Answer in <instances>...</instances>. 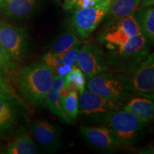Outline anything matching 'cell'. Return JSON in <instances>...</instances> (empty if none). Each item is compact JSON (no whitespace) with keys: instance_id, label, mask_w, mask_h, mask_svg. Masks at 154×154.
<instances>
[{"instance_id":"24","label":"cell","mask_w":154,"mask_h":154,"mask_svg":"<svg viewBox=\"0 0 154 154\" xmlns=\"http://www.w3.org/2000/svg\"><path fill=\"white\" fill-rule=\"evenodd\" d=\"M83 43L82 42H79L75 44L74 47L69 49V50L65 51V52L61 54H57L60 58L62 65H68V66H74L76 63L77 57H78L79 51L81 48V45Z\"/></svg>"},{"instance_id":"23","label":"cell","mask_w":154,"mask_h":154,"mask_svg":"<svg viewBox=\"0 0 154 154\" xmlns=\"http://www.w3.org/2000/svg\"><path fill=\"white\" fill-rule=\"evenodd\" d=\"M17 69L15 61L11 59L6 50L0 45V76H11Z\"/></svg>"},{"instance_id":"14","label":"cell","mask_w":154,"mask_h":154,"mask_svg":"<svg viewBox=\"0 0 154 154\" xmlns=\"http://www.w3.org/2000/svg\"><path fill=\"white\" fill-rule=\"evenodd\" d=\"M36 7V0H0V16L19 21L29 18Z\"/></svg>"},{"instance_id":"29","label":"cell","mask_w":154,"mask_h":154,"mask_svg":"<svg viewBox=\"0 0 154 154\" xmlns=\"http://www.w3.org/2000/svg\"><path fill=\"white\" fill-rule=\"evenodd\" d=\"M96 1L97 3H99V2H104L106 0H96Z\"/></svg>"},{"instance_id":"22","label":"cell","mask_w":154,"mask_h":154,"mask_svg":"<svg viewBox=\"0 0 154 154\" xmlns=\"http://www.w3.org/2000/svg\"><path fill=\"white\" fill-rule=\"evenodd\" d=\"M77 36L73 32H64L59 35L51 44V51L54 54H61L81 42Z\"/></svg>"},{"instance_id":"6","label":"cell","mask_w":154,"mask_h":154,"mask_svg":"<svg viewBox=\"0 0 154 154\" xmlns=\"http://www.w3.org/2000/svg\"><path fill=\"white\" fill-rule=\"evenodd\" d=\"M0 45L13 60L22 61L29 51V38L26 29L0 20Z\"/></svg>"},{"instance_id":"26","label":"cell","mask_w":154,"mask_h":154,"mask_svg":"<svg viewBox=\"0 0 154 154\" xmlns=\"http://www.w3.org/2000/svg\"><path fill=\"white\" fill-rule=\"evenodd\" d=\"M0 93H5L7 94H10L14 96H17L15 94L14 88L11 86V84L7 82L5 78L0 76Z\"/></svg>"},{"instance_id":"16","label":"cell","mask_w":154,"mask_h":154,"mask_svg":"<svg viewBox=\"0 0 154 154\" xmlns=\"http://www.w3.org/2000/svg\"><path fill=\"white\" fill-rule=\"evenodd\" d=\"M63 84L64 76L58 74L55 75L51 88L47 94L45 104H47L50 111L54 114L57 116L59 118L62 119L67 124H72V121L63 112L61 106L60 94L61 89L63 87Z\"/></svg>"},{"instance_id":"5","label":"cell","mask_w":154,"mask_h":154,"mask_svg":"<svg viewBox=\"0 0 154 154\" xmlns=\"http://www.w3.org/2000/svg\"><path fill=\"white\" fill-rule=\"evenodd\" d=\"M111 0H106L91 7L74 11L70 20L72 32L81 38H86L103 20Z\"/></svg>"},{"instance_id":"2","label":"cell","mask_w":154,"mask_h":154,"mask_svg":"<svg viewBox=\"0 0 154 154\" xmlns=\"http://www.w3.org/2000/svg\"><path fill=\"white\" fill-rule=\"evenodd\" d=\"M151 42L142 33L133 36L119 46H107L106 55L109 66L129 75L150 53Z\"/></svg>"},{"instance_id":"1","label":"cell","mask_w":154,"mask_h":154,"mask_svg":"<svg viewBox=\"0 0 154 154\" xmlns=\"http://www.w3.org/2000/svg\"><path fill=\"white\" fill-rule=\"evenodd\" d=\"M54 76V71L43 61L23 67L17 77L19 93L32 106H44Z\"/></svg>"},{"instance_id":"20","label":"cell","mask_w":154,"mask_h":154,"mask_svg":"<svg viewBox=\"0 0 154 154\" xmlns=\"http://www.w3.org/2000/svg\"><path fill=\"white\" fill-rule=\"evenodd\" d=\"M60 101L63 112L73 122L79 115V94L76 91H69L63 87L61 91Z\"/></svg>"},{"instance_id":"18","label":"cell","mask_w":154,"mask_h":154,"mask_svg":"<svg viewBox=\"0 0 154 154\" xmlns=\"http://www.w3.org/2000/svg\"><path fill=\"white\" fill-rule=\"evenodd\" d=\"M9 154H34L37 149L29 133L25 128L19 131L14 139L9 144L7 149Z\"/></svg>"},{"instance_id":"25","label":"cell","mask_w":154,"mask_h":154,"mask_svg":"<svg viewBox=\"0 0 154 154\" xmlns=\"http://www.w3.org/2000/svg\"><path fill=\"white\" fill-rule=\"evenodd\" d=\"M42 61L48 66L52 69L54 72H57L58 69L60 68L61 66H63L59 56L57 54L51 52V51L45 54L42 57Z\"/></svg>"},{"instance_id":"27","label":"cell","mask_w":154,"mask_h":154,"mask_svg":"<svg viewBox=\"0 0 154 154\" xmlns=\"http://www.w3.org/2000/svg\"><path fill=\"white\" fill-rule=\"evenodd\" d=\"M96 4H97V2H96V0H77L76 2H75L74 5L73 6L72 9L74 11H76L80 9L91 7V6L95 5Z\"/></svg>"},{"instance_id":"11","label":"cell","mask_w":154,"mask_h":154,"mask_svg":"<svg viewBox=\"0 0 154 154\" xmlns=\"http://www.w3.org/2000/svg\"><path fill=\"white\" fill-rule=\"evenodd\" d=\"M20 117L18 97L0 93V137L7 138L14 131Z\"/></svg>"},{"instance_id":"17","label":"cell","mask_w":154,"mask_h":154,"mask_svg":"<svg viewBox=\"0 0 154 154\" xmlns=\"http://www.w3.org/2000/svg\"><path fill=\"white\" fill-rule=\"evenodd\" d=\"M122 109L131 113L145 124L153 119V99L142 96L133 98L126 104L123 106Z\"/></svg>"},{"instance_id":"3","label":"cell","mask_w":154,"mask_h":154,"mask_svg":"<svg viewBox=\"0 0 154 154\" xmlns=\"http://www.w3.org/2000/svg\"><path fill=\"white\" fill-rule=\"evenodd\" d=\"M88 90L106 99L123 101L131 97L134 91L128 75L116 72H106L88 78Z\"/></svg>"},{"instance_id":"28","label":"cell","mask_w":154,"mask_h":154,"mask_svg":"<svg viewBox=\"0 0 154 154\" xmlns=\"http://www.w3.org/2000/svg\"><path fill=\"white\" fill-rule=\"evenodd\" d=\"M77 0H58V2L63 9L71 10Z\"/></svg>"},{"instance_id":"13","label":"cell","mask_w":154,"mask_h":154,"mask_svg":"<svg viewBox=\"0 0 154 154\" xmlns=\"http://www.w3.org/2000/svg\"><path fill=\"white\" fill-rule=\"evenodd\" d=\"M80 131L86 141L100 150L111 151L120 146L107 127L82 126Z\"/></svg>"},{"instance_id":"12","label":"cell","mask_w":154,"mask_h":154,"mask_svg":"<svg viewBox=\"0 0 154 154\" xmlns=\"http://www.w3.org/2000/svg\"><path fill=\"white\" fill-rule=\"evenodd\" d=\"M141 33L134 15L129 14L106 29L103 40L107 46H119L133 36Z\"/></svg>"},{"instance_id":"15","label":"cell","mask_w":154,"mask_h":154,"mask_svg":"<svg viewBox=\"0 0 154 154\" xmlns=\"http://www.w3.org/2000/svg\"><path fill=\"white\" fill-rule=\"evenodd\" d=\"M140 2V0H111L107 14L103 19H105V30L120 19L131 14Z\"/></svg>"},{"instance_id":"7","label":"cell","mask_w":154,"mask_h":154,"mask_svg":"<svg viewBox=\"0 0 154 154\" xmlns=\"http://www.w3.org/2000/svg\"><path fill=\"white\" fill-rule=\"evenodd\" d=\"M134 93L142 97L154 98V55L149 54L129 74Z\"/></svg>"},{"instance_id":"4","label":"cell","mask_w":154,"mask_h":154,"mask_svg":"<svg viewBox=\"0 0 154 154\" xmlns=\"http://www.w3.org/2000/svg\"><path fill=\"white\" fill-rule=\"evenodd\" d=\"M104 121L120 146L134 143L145 125V123L122 108L109 113Z\"/></svg>"},{"instance_id":"9","label":"cell","mask_w":154,"mask_h":154,"mask_svg":"<svg viewBox=\"0 0 154 154\" xmlns=\"http://www.w3.org/2000/svg\"><path fill=\"white\" fill-rule=\"evenodd\" d=\"M76 63L87 79L104 72L109 68L105 54L93 44H83Z\"/></svg>"},{"instance_id":"8","label":"cell","mask_w":154,"mask_h":154,"mask_svg":"<svg viewBox=\"0 0 154 154\" xmlns=\"http://www.w3.org/2000/svg\"><path fill=\"white\" fill-rule=\"evenodd\" d=\"M124 102L106 99L89 90L79 95V113L94 117H105L111 111L121 109Z\"/></svg>"},{"instance_id":"10","label":"cell","mask_w":154,"mask_h":154,"mask_svg":"<svg viewBox=\"0 0 154 154\" xmlns=\"http://www.w3.org/2000/svg\"><path fill=\"white\" fill-rule=\"evenodd\" d=\"M32 139L48 152H56L60 149L61 133L59 127L49 121L36 120L29 127Z\"/></svg>"},{"instance_id":"21","label":"cell","mask_w":154,"mask_h":154,"mask_svg":"<svg viewBox=\"0 0 154 154\" xmlns=\"http://www.w3.org/2000/svg\"><path fill=\"white\" fill-rule=\"evenodd\" d=\"M86 79L82 71L78 66H73L65 75L63 87L69 91H76L79 95L85 90Z\"/></svg>"},{"instance_id":"19","label":"cell","mask_w":154,"mask_h":154,"mask_svg":"<svg viewBox=\"0 0 154 154\" xmlns=\"http://www.w3.org/2000/svg\"><path fill=\"white\" fill-rule=\"evenodd\" d=\"M140 32L151 44L154 42V9L153 5L142 7L135 15Z\"/></svg>"}]
</instances>
